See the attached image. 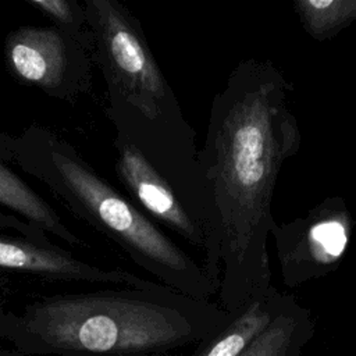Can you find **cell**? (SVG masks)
<instances>
[{
  "mask_svg": "<svg viewBox=\"0 0 356 356\" xmlns=\"http://www.w3.org/2000/svg\"><path fill=\"white\" fill-rule=\"evenodd\" d=\"M229 318L214 302L153 282L120 292L46 299L28 307L22 328L36 346L51 352L165 356L196 348Z\"/></svg>",
  "mask_w": 356,
  "mask_h": 356,
  "instance_id": "2",
  "label": "cell"
},
{
  "mask_svg": "<svg viewBox=\"0 0 356 356\" xmlns=\"http://www.w3.org/2000/svg\"><path fill=\"white\" fill-rule=\"evenodd\" d=\"M303 31L316 42L335 38L356 21V0H293Z\"/></svg>",
  "mask_w": 356,
  "mask_h": 356,
  "instance_id": "12",
  "label": "cell"
},
{
  "mask_svg": "<svg viewBox=\"0 0 356 356\" xmlns=\"http://www.w3.org/2000/svg\"><path fill=\"white\" fill-rule=\"evenodd\" d=\"M291 92L273 61L246 58L211 100L199 163L220 238L217 305L228 314L273 286V196L280 171L302 143Z\"/></svg>",
  "mask_w": 356,
  "mask_h": 356,
  "instance_id": "1",
  "label": "cell"
},
{
  "mask_svg": "<svg viewBox=\"0 0 356 356\" xmlns=\"http://www.w3.org/2000/svg\"><path fill=\"white\" fill-rule=\"evenodd\" d=\"M314 332L310 310L288 293L270 327L241 356H302Z\"/></svg>",
  "mask_w": 356,
  "mask_h": 356,
  "instance_id": "10",
  "label": "cell"
},
{
  "mask_svg": "<svg viewBox=\"0 0 356 356\" xmlns=\"http://www.w3.org/2000/svg\"><path fill=\"white\" fill-rule=\"evenodd\" d=\"M7 60L22 81L42 88H56L64 74L65 47L56 29L21 28L10 35Z\"/></svg>",
  "mask_w": 356,
  "mask_h": 356,
  "instance_id": "8",
  "label": "cell"
},
{
  "mask_svg": "<svg viewBox=\"0 0 356 356\" xmlns=\"http://www.w3.org/2000/svg\"><path fill=\"white\" fill-rule=\"evenodd\" d=\"M0 228H15L19 231H25L26 227L15 217L0 213Z\"/></svg>",
  "mask_w": 356,
  "mask_h": 356,
  "instance_id": "14",
  "label": "cell"
},
{
  "mask_svg": "<svg viewBox=\"0 0 356 356\" xmlns=\"http://www.w3.org/2000/svg\"><path fill=\"white\" fill-rule=\"evenodd\" d=\"M50 161L68 199L163 285L197 300L218 293L200 263L85 163L60 150L50 152Z\"/></svg>",
  "mask_w": 356,
  "mask_h": 356,
  "instance_id": "4",
  "label": "cell"
},
{
  "mask_svg": "<svg viewBox=\"0 0 356 356\" xmlns=\"http://www.w3.org/2000/svg\"><path fill=\"white\" fill-rule=\"evenodd\" d=\"M90 7L117 96L139 129V138L131 143L170 184L185 209L203 217L210 202L196 132L154 60L140 25L111 0H93Z\"/></svg>",
  "mask_w": 356,
  "mask_h": 356,
  "instance_id": "3",
  "label": "cell"
},
{
  "mask_svg": "<svg viewBox=\"0 0 356 356\" xmlns=\"http://www.w3.org/2000/svg\"><path fill=\"white\" fill-rule=\"evenodd\" d=\"M0 267L50 278L118 284L129 288H145L153 284L152 281L142 280L127 271L103 270L76 260L61 250L49 249L24 241L8 239L1 235Z\"/></svg>",
  "mask_w": 356,
  "mask_h": 356,
  "instance_id": "7",
  "label": "cell"
},
{
  "mask_svg": "<svg viewBox=\"0 0 356 356\" xmlns=\"http://www.w3.org/2000/svg\"><path fill=\"white\" fill-rule=\"evenodd\" d=\"M31 6L39 11L50 15L60 22H70L72 19V8L68 1L64 0H29Z\"/></svg>",
  "mask_w": 356,
  "mask_h": 356,
  "instance_id": "13",
  "label": "cell"
},
{
  "mask_svg": "<svg viewBox=\"0 0 356 356\" xmlns=\"http://www.w3.org/2000/svg\"><path fill=\"white\" fill-rule=\"evenodd\" d=\"M120 145L117 172L124 185L159 224H163L200 252L202 267L210 281L220 289L221 263L204 229L189 214L175 191L143 153L128 139H124Z\"/></svg>",
  "mask_w": 356,
  "mask_h": 356,
  "instance_id": "6",
  "label": "cell"
},
{
  "mask_svg": "<svg viewBox=\"0 0 356 356\" xmlns=\"http://www.w3.org/2000/svg\"><path fill=\"white\" fill-rule=\"evenodd\" d=\"M288 293L271 286L248 302L216 334L200 342L189 356H241L270 327Z\"/></svg>",
  "mask_w": 356,
  "mask_h": 356,
  "instance_id": "9",
  "label": "cell"
},
{
  "mask_svg": "<svg viewBox=\"0 0 356 356\" xmlns=\"http://www.w3.org/2000/svg\"><path fill=\"white\" fill-rule=\"evenodd\" d=\"M0 203L7 209L24 216L29 222L58 235L74 245L79 239L61 222L57 213L18 175L0 163Z\"/></svg>",
  "mask_w": 356,
  "mask_h": 356,
  "instance_id": "11",
  "label": "cell"
},
{
  "mask_svg": "<svg viewBox=\"0 0 356 356\" xmlns=\"http://www.w3.org/2000/svg\"><path fill=\"white\" fill-rule=\"evenodd\" d=\"M355 220L341 196H330L305 216L273 227L271 235L286 288H299L335 271L343 260Z\"/></svg>",
  "mask_w": 356,
  "mask_h": 356,
  "instance_id": "5",
  "label": "cell"
}]
</instances>
